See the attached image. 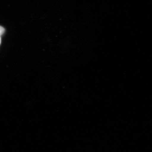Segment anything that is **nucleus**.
Masks as SVG:
<instances>
[{
  "instance_id": "f257e3e1",
  "label": "nucleus",
  "mask_w": 152,
  "mask_h": 152,
  "mask_svg": "<svg viewBox=\"0 0 152 152\" xmlns=\"http://www.w3.org/2000/svg\"><path fill=\"white\" fill-rule=\"evenodd\" d=\"M5 29L2 26H0V36L2 35L4 33Z\"/></svg>"
}]
</instances>
